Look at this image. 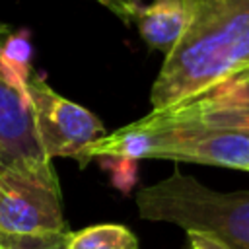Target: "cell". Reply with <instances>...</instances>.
Listing matches in <instances>:
<instances>
[{
  "label": "cell",
  "instance_id": "obj_1",
  "mask_svg": "<svg viewBox=\"0 0 249 249\" xmlns=\"http://www.w3.org/2000/svg\"><path fill=\"white\" fill-rule=\"evenodd\" d=\"M187 27L163 58L152 111L196 101L249 70V0H183Z\"/></svg>",
  "mask_w": 249,
  "mask_h": 249
},
{
  "label": "cell",
  "instance_id": "obj_2",
  "mask_svg": "<svg viewBox=\"0 0 249 249\" xmlns=\"http://www.w3.org/2000/svg\"><path fill=\"white\" fill-rule=\"evenodd\" d=\"M140 218L204 231L231 249H249V191L220 193L175 169L136 193Z\"/></svg>",
  "mask_w": 249,
  "mask_h": 249
},
{
  "label": "cell",
  "instance_id": "obj_3",
  "mask_svg": "<svg viewBox=\"0 0 249 249\" xmlns=\"http://www.w3.org/2000/svg\"><path fill=\"white\" fill-rule=\"evenodd\" d=\"M66 233L56 177L0 173V249H64Z\"/></svg>",
  "mask_w": 249,
  "mask_h": 249
},
{
  "label": "cell",
  "instance_id": "obj_4",
  "mask_svg": "<svg viewBox=\"0 0 249 249\" xmlns=\"http://www.w3.org/2000/svg\"><path fill=\"white\" fill-rule=\"evenodd\" d=\"M29 105L35 138L43 154L54 158H74L82 167L89 163L88 150L105 136L103 123L86 107L54 91L43 74L29 76Z\"/></svg>",
  "mask_w": 249,
  "mask_h": 249
},
{
  "label": "cell",
  "instance_id": "obj_5",
  "mask_svg": "<svg viewBox=\"0 0 249 249\" xmlns=\"http://www.w3.org/2000/svg\"><path fill=\"white\" fill-rule=\"evenodd\" d=\"M10 33V27L0 21V49ZM27 84L6 70L0 60V173L56 177L35 138Z\"/></svg>",
  "mask_w": 249,
  "mask_h": 249
},
{
  "label": "cell",
  "instance_id": "obj_6",
  "mask_svg": "<svg viewBox=\"0 0 249 249\" xmlns=\"http://www.w3.org/2000/svg\"><path fill=\"white\" fill-rule=\"evenodd\" d=\"M148 128L158 130V148L154 152V160H169L177 163H202L249 171V136L245 134L206 128Z\"/></svg>",
  "mask_w": 249,
  "mask_h": 249
},
{
  "label": "cell",
  "instance_id": "obj_7",
  "mask_svg": "<svg viewBox=\"0 0 249 249\" xmlns=\"http://www.w3.org/2000/svg\"><path fill=\"white\" fill-rule=\"evenodd\" d=\"M144 126L206 128L249 136V101H208L196 99L161 111H150L138 119Z\"/></svg>",
  "mask_w": 249,
  "mask_h": 249
},
{
  "label": "cell",
  "instance_id": "obj_8",
  "mask_svg": "<svg viewBox=\"0 0 249 249\" xmlns=\"http://www.w3.org/2000/svg\"><path fill=\"white\" fill-rule=\"evenodd\" d=\"M134 21L144 43L163 53L165 58L185 33L187 8L183 0H154L148 6H140Z\"/></svg>",
  "mask_w": 249,
  "mask_h": 249
},
{
  "label": "cell",
  "instance_id": "obj_9",
  "mask_svg": "<svg viewBox=\"0 0 249 249\" xmlns=\"http://www.w3.org/2000/svg\"><path fill=\"white\" fill-rule=\"evenodd\" d=\"M64 249H138V237L123 224H93L68 231Z\"/></svg>",
  "mask_w": 249,
  "mask_h": 249
},
{
  "label": "cell",
  "instance_id": "obj_10",
  "mask_svg": "<svg viewBox=\"0 0 249 249\" xmlns=\"http://www.w3.org/2000/svg\"><path fill=\"white\" fill-rule=\"evenodd\" d=\"M97 160H99V165L105 167L111 173L113 185L117 189H121L123 193H128L130 187L136 181L138 161H132V160H126V158H113V156H103V158H97Z\"/></svg>",
  "mask_w": 249,
  "mask_h": 249
},
{
  "label": "cell",
  "instance_id": "obj_11",
  "mask_svg": "<svg viewBox=\"0 0 249 249\" xmlns=\"http://www.w3.org/2000/svg\"><path fill=\"white\" fill-rule=\"evenodd\" d=\"M200 99H208V101H249V70L233 76L231 80L224 82L222 86H218L214 91H210L208 95L200 97Z\"/></svg>",
  "mask_w": 249,
  "mask_h": 249
},
{
  "label": "cell",
  "instance_id": "obj_12",
  "mask_svg": "<svg viewBox=\"0 0 249 249\" xmlns=\"http://www.w3.org/2000/svg\"><path fill=\"white\" fill-rule=\"evenodd\" d=\"M93 2L107 8L111 14H115L124 23L134 21L136 12L140 10V0H93Z\"/></svg>",
  "mask_w": 249,
  "mask_h": 249
},
{
  "label": "cell",
  "instance_id": "obj_13",
  "mask_svg": "<svg viewBox=\"0 0 249 249\" xmlns=\"http://www.w3.org/2000/svg\"><path fill=\"white\" fill-rule=\"evenodd\" d=\"M187 241H189V249H231L214 235L204 231H187Z\"/></svg>",
  "mask_w": 249,
  "mask_h": 249
}]
</instances>
